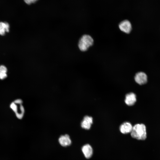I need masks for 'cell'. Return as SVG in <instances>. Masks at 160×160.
Segmentation results:
<instances>
[{"mask_svg":"<svg viewBox=\"0 0 160 160\" xmlns=\"http://www.w3.org/2000/svg\"><path fill=\"white\" fill-rule=\"evenodd\" d=\"M10 107L15 113L16 115H17V106L15 104L14 102L12 103L10 105Z\"/></svg>","mask_w":160,"mask_h":160,"instance_id":"12","label":"cell"},{"mask_svg":"<svg viewBox=\"0 0 160 160\" xmlns=\"http://www.w3.org/2000/svg\"><path fill=\"white\" fill-rule=\"evenodd\" d=\"M7 69L6 67L4 65H1L0 66V79H3L7 76Z\"/></svg>","mask_w":160,"mask_h":160,"instance_id":"11","label":"cell"},{"mask_svg":"<svg viewBox=\"0 0 160 160\" xmlns=\"http://www.w3.org/2000/svg\"><path fill=\"white\" fill-rule=\"evenodd\" d=\"M26 3L28 4H30L32 3H35L36 0H24Z\"/></svg>","mask_w":160,"mask_h":160,"instance_id":"13","label":"cell"},{"mask_svg":"<svg viewBox=\"0 0 160 160\" xmlns=\"http://www.w3.org/2000/svg\"><path fill=\"white\" fill-rule=\"evenodd\" d=\"M136 101V96L133 92H130L126 95L125 99L126 104L128 106L133 105Z\"/></svg>","mask_w":160,"mask_h":160,"instance_id":"6","label":"cell"},{"mask_svg":"<svg viewBox=\"0 0 160 160\" xmlns=\"http://www.w3.org/2000/svg\"><path fill=\"white\" fill-rule=\"evenodd\" d=\"M9 25L7 22H0V35H4L5 32L9 31Z\"/></svg>","mask_w":160,"mask_h":160,"instance_id":"10","label":"cell"},{"mask_svg":"<svg viewBox=\"0 0 160 160\" xmlns=\"http://www.w3.org/2000/svg\"><path fill=\"white\" fill-rule=\"evenodd\" d=\"M59 141L60 144L63 146H69L71 143L70 137L67 134L61 136L59 139Z\"/></svg>","mask_w":160,"mask_h":160,"instance_id":"9","label":"cell"},{"mask_svg":"<svg viewBox=\"0 0 160 160\" xmlns=\"http://www.w3.org/2000/svg\"><path fill=\"white\" fill-rule=\"evenodd\" d=\"M133 127L129 122H125L121 124L119 127L120 132L123 134H127L130 133Z\"/></svg>","mask_w":160,"mask_h":160,"instance_id":"7","label":"cell"},{"mask_svg":"<svg viewBox=\"0 0 160 160\" xmlns=\"http://www.w3.org/2000/svg\"><path fill=\"white\" fill-rule=\"evenodd\" d=\"M130 133L132 137L137 140H144L147 138L146 127L143 124H135Z\"/></svg>","mask_w":160,"mask_h":160,"instance_id":"1","label":"cell"},{"mask_svg":"<svg viewBox=\"0 0 160 160\" xmlns=\"http://www.w3.org/2000/svg\"><path fill=\"white\" fill-rule=\"evenodd\" d=\"M37 1L38 0H36Z\"/></svg>","mask_w":160,"mask_h":160,"instance_id":"15","label":"cell"},{"mask_svg":"<svg viewBox=\"0 0 160 160\" xmlns=\"http://www.w3.org/2000/svg\"><path fill=\"white\" fill-rule=\"evenodd\" d=\"M82 151L85 157L87 159L91 158L92 155V148L89 144L84 145L82 148Z\"/></svg>","mask_w":160,"mask_h":160,"instance_id":"8","label":"cell"},{"mask_svg":"<svg viewBox=\"0 0 160 160\" xmlns=\"http://www.w3.org/2000/svg\"><path fill=\"white\" fill-rule=\"evenodd\" d=\"M92 123V118L90 116H86L84 117L81 123V126L84 129H89Z\"/></svg>","mask_w":160,"mask_h":160,"instance_id":"5","label":"cell"},{"mask_svg":"<svg viewBox=\"0 0 160 160\" xmlns=\"http://www.w3.org/2000/svg\"><path fill=\"white\" fill-rule=\"evenodd\" d=\"M134 79L137 84L140 85H142L147 83L148 77L147 75L144 72H139L135 74Z\"/></svg>","mask_w":160,"mask_h":160,"instance_id":"3","label":"cell"},{"mask_svg":"<svg viewBox=\"0 0 160 160\" xmlns=\"http://www.w3.org/2000/svg\"><path fill=\"white\" fill-rule=\"evenodd\" d=\"M94 40L92 37L89 35H83L79 40L78 47L82 51H86L88 48L92 46L93 44Z\"/></svg>","mask_w":160,"mask_h":160,"instance_id":"2","label":"cell"},{"mask_svg":"<svg viewBox=\"0 0 160 160\" xmlns=\"http://www.w3.org/2000/svg\"><path fill=\"white\" fill-rule=\"evenodd\" d=\"M14 102L15 103H17V104H22V101L20 99H17L14 101Z\"/></svg>","mask_w":160,"mask_h":160,"instance_id":"14","label":"cell"},{"mask_svg":"<svg viewBox=\"0 0 160 160\" xmlns=\"http://www.w3.org/2000/svg\"><path fill=\"white\" fill-rule=\"evenodd\" d=\"M119 27L121 31L127 34L130 33L132 29L131 24L128 20L121 22L119 24Z\"/></svg>","mask_w":160,"mask_h":160,"instance_id":"4","label":"cell"}]
</instances>
